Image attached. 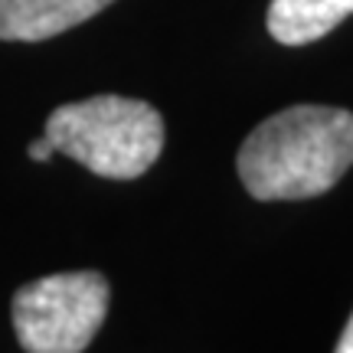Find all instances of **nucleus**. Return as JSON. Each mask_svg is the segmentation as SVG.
Returning <instances> with one entry per match:
<instances>
[{
	"mask_svg": "<svg viewBox=\"0 0 353 353\" xmlns=\"http://www.w3.org/2000/svg\"><path fill=\"white\" fill-rule=\"evenodd\" d=\"M108 314L99 272L37 278L13 294V330L26 353H82Z\"/></svg>",
	"mask_w": 353,
	"mask_h": 353,
	"instance_id": "nucleus-3",
	"label": "nucleus"
},
{
	"mask_svg": "<svg viewBox=\"0 0 353 353\" xmlns=\"http://www.w3.org/2000/svg\"><path fill=\"white\" fill-rule=\"evenodd\" d=\"M353 164V114L294 105L265 118L239 148V176L255 200H307L327 193Z\"/></svg>",
	"mask_w": 353,
	"mask_h": 353,
	"instance_id": "nucleus-1",
	"label": "nucleus"
},
{
	"mask_svg": "<svg viewBox=\"0 0 353 353\" xmlns=\"http://www.w3.org/2000/svg\"><path fill=\"white\" fill-rule=\"evenodd\" d=\"M26 154H30L33 161H50L52 154H56V148L50 144V138H37L30 148H26Z\"/></svg>",
	"mask_w": 353,
	"mask_h": 353,
	"instance_id": "nucleus-6",
	"label": "nucleus"
},
{
	"mask_svg": "<svg viewBox=\"0 0 353 353\" xmlns=\"http://www.w3.org/2000/svg\"><path fill=\"white\" fill-rule=\"evenodd\" d=\"M114 0H0V39H39L59 37L85 23Z\"/></svg>",
	"mask_w": 353,
	"mask_h": 353,
	"instance_id": "nucleus-4",
	"label": "nucleus"
},
{
	"mask_svg": "<svg viewBox=\"0 0 353 353\" xmlns=\"http://www.w3.org/2000/svg\"><path fill=\"white\" fill-rule=\"evenodd\" d=\"M46 138L59 154L108 180H134L164 148V118L141 99L95 95L59 105L46 118Z\"/></svg>",
	"mask_w": 353,
	"mask_h": 353,
	"instance_id": "nucleus-2",
	"label": "nucleus"
},
{
	"mask_svg": "<svg viewBox=\"0 0 353 353\" xmlns=\"http://www.w3.org/2000/svg\"><path fill=\"white\" fill-rule=\"evenodd\" d=\"M350 13L353 0H272L265 23L278 43L304 46V43L327 37Z\"/></svg>",
	"mask_w": 353,
	"mask_h": 353,
	"instance_id": "nucleus-5",
	"label": "nucleus"
},
{
	"mask_svg": "<svg viewBox=\"0 0 353 353\" xmlns=\"http://www.w3.org/2000/svg\"><path fill=\"white\" fill-rule=\"evenodd\" d=\"M334 353H353V314H350V321H347V327H343L341 341H337V350Z\"/></svg>",
	"mask_w": 353,
	"mask_h": 353,
	"instance_id": "nucleus-7",
	"label": "nucleus"
}]
</instances>
